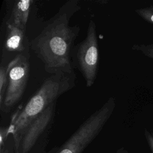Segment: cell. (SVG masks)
Returning a JSON list of instances; mask_svg holds the SVG:
<instances>
[{
	"instance_id": "1",
	"label": "cell",
	"mask_w": 153,
	"mask_h": 153,
	"mask_svg": "<svg viewBox=\"0 0 153 153\" xmlns=\"http://www.w3.org/2000/svg\"><path fill=\"white\" fill-rule=\"evenodd\" d=\"M80 8L78 0L66 1L30 41V50L42 63L45 72L51 75L75 72L71 55L80 27L70 26L69 22Z\"/></svg>"
},
{
	"instance_id": "2",
	"label": "cell",
	"mask_w": 153,
	"mask_h": 153,
	"mask_svg": "<svg viewBox=\"0 0 153 153\" xmlns=\"http://www.w3.org/2000/svg\"><path fill=\"white\" fill-rule=\"evenodd\" d=\"M75 72H59L47 78L28 101L13 115L8 133L14 141L48 106L76 85Z\"/></svg>"
},
{
	"instance_id": "3",
	"label": "cell",
	"mask_w": 153,
	"mask_h": 153,
	"mask_svg": "<svg viewBox=\"0 0 153 153\" xmlns=\"http://www.w3.org/2000/svg\"><path fill=\"white\" fill-rule=\"evenodd\" d=\"M115 106V97L111 96L108 98L54 153H82L100 133L114 112Z\"/></svg>"
},
{
	"instance_id": "4",
	"label": "cell",
	"mask_w": 153,
	"mask_h": 153,
	"mask_svg": "<svg viewBox=\"0 0 153 153\" xmlns=\"http://www.w3.org/2000/svg\"><path fill=\"white\" fill-rule=\"evenodd\" d=\"M71 57L74 69L82 74L86 86L91 87L97 78L99 61L96 25L93 19L89 20L85 38L74 45Z\"/></svg>"
},
{
	"instance_id": "5",
	"label": "cell",
	"mask_w": 153,
	"mask_h": 153,
	"mask_svg": "<svg viewBox=\"0 0 153 153\" xmlns=\"http://www.w3.org/2000/svg\"><path fill=\"white\" fill-rule=\"evenodd\" d=\"M30 56L19 54L8 64L7 87L0 109L8 112L22 99L29 78Z\"/></svg>"
},
{
	"instance_id": "6",
	"label": "cell",
	"mask_w": 153,
	"mask_h": 153,
	"mask_svg": "<svg viewBox=\"0 0 153 153\" xmlns=\"http://www.w3.org/2000/svg\"><path fill=\"white\" fill-rule=\"evenodd\" d=\"M56 102L43 111L14 140L15 153H29L38 140L47 135L53 125Z\"/></svg>"
},
{
	"instance_id": "7",
	"label": "cell",
	"mask_w": 153,
	"mask_h": 153,
	"mask_svg": "<svg viewBox=\"0 0 153 153\" xmlns=\"http://www.w3.org/2000/svg\"><path fill=\"white\" fill-rule=\"evenodd\" d=\"M30 41L24 30L18 27L7 25L3 50L5 53L30 56Z\"/></svg>"
},
{
	"instance_id": "8",
	"label": "cell",
	"mask_w": 153,
	"mask_h": 153,
	"mask_svg": "<svg viewBox=\"0 0 153 153\" xmlns=\"http://www.w3.org/2000/svg\"><path fill=\"white\" fill-rule=\"evenodd\" d=\"M8 14L5 25H10L26 30L31 10L34 5L32 0L8 1Z\"/></svg>"
},
{
	"instance_id": "9",
	"label": "cell",
	"mask_w": 153,
	"mask_h": 153,
	"mask_svg": "<svg viewBox=\"0 0 153 153\" xmlns=\"http://www.w3.org/2000/svg\"><path fill=\"white\" fill-rule=\"evenodd\" d=\"M7 87V65L0 66V106L2 104Z\"/></svg>"
},
{
	"instance_id": "10",
	"label": "cell",
	"mask_w": 153,
	"mask_h": 153,
	"mask_svg": "<svg viewBox=\"0 0 153 153\" xmlns=\"http://www.w3.org/2000/svg\"><path fill=\"white\" fill-rule=\"evenodd\" d=\"M136 13L146 22L153 24V6L135 10Z\"/></svg>"
},
{
	"instance_id": "11",
	"label": "cell",
	"mask_w": 153,
	"mask_h": 153,
	"mask_svg": "<svg viewBox=\"0 0 153 153\" xmlns=\"http://www.w3.org/2000/svg\"><path fill=\"white\" fill-rule=\"evenodd\" d=\"M132 50L141 51L147 57L153 59V44H135L132 47Z\"/></svg>"
},
{
	"instance_id": "12",
	"label": "cell",
	"mask_w": 153,
	"mask_h": 153,
	"mask_svg": "<svg viewBox=\"0 0 153 153\" xmlns=\"http://www.w3.org/2000/svg\"><path fill=\"white\" fill-rule=\"evenodd\" d=\"M144 134L150 150L151 152L153 153V133L145 129Z\"/></svg>"
},
{
	"instance_id": "13",
	"label": "cell",
	"mask_w": 153,
	"mask_h": 153,
	"mask_svg": "<svg viewBox=\"0 0 153 153\" xmlns=\"http://www.w3.org/2000/svg\"><path fill=\"white\" fill-rule=\"evenodd\" d=\"M0 153H10V151L5 147V145L0 146Z\"/></svg>"
},
{
	"instance_id": "14",
	"label": "cell",
	"mask_w": 153,
	"mask_h": 153,
	"mask_svg": "<svg viewBox=\"0 0 153 153\" xmlns=\"http://www.w3.org/2000/svg\"><path fill=\"white\" fill-rule=\"evenodd\" d=\"M115 153H129V152L126 148H124V147H121L118 149Z\"/></svg>"
}]
</instances>
